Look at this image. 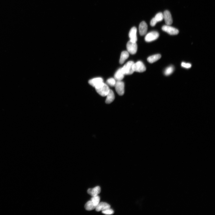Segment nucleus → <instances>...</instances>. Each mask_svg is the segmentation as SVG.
Segmentation results:
<instances>
[{
  "label": "nucleus",
  "instance_id": "obj_1",
  "mask_svg": "<svg viewBox=\"0 0 215 215\" xmlns=\"http://www.w3.org/2000/svg\"><path fill=\"white\" fill-rule=\"evenodd\" d=\"M95 88L97 93L103 97L106 96L110 90L107 85L103 82Z\"/></svg>",
  "mask_w": 215,
  "mask_h": 215
},
{
  "label": "nucleus",
  "instance_id": "obj_2",
  "mask_svg": "<svg viewBox=\"0 0 215 215\" xmlns=\"http://www.w3.org/2000/svg\"><path fill=\"white\" fill-rule=\"evenodd\" d=\"M134 63V62L132 61L128 62L122 68L125 75H131L134 72L133 69Z\"/></svg>",
  "mask_w": 215,
  "mask_h": 215
},
{
  "label": "nucleus",
  "instance_id": "obj_3",
  "mask_svg": "<svg viewBox=\"0 0 215 215\" xmlns=\"http://www.w3.org/2000/svg\"><path fill=\"white\" fill-rule=\"evenodd\" d=\"M127 51L132 55L135 54L137 51L138 46L136 42L129 41L127 43Z\"/></svg>",
  "mask_w": 215,
  "mask_h": 215
},
{
  "label": "nucleus",
  "instance_id": "obj_4",
  "mask_svg": "<svg viewBox=\"0 0 215 215\" xmlns=\"http://www.w3.org/2000/svg\"><path fill=\"white\" fill-rule=\"evenodd\" d=\"M159 36V34L157 32L153 31L149 33L145 36V39L147 42H150L157 40Z\"/></svg>",
  "mask_w": 215,
  "mask_h": 215
},
{
  "label": "nucleus",
  "instance_id": "obj_5",
  "mask_svg": "<svg viewBox=\"0 0 215 215\" xmlns=\"http://www.w3.org/2000/svg\"><path fill=\"white\" fill-rule=\"evenodd\" d=\"M162 30L171 35H176L179 33V31L176 28L171 27L170 25H166L162 26Z\"/></svg>",
  "mask_w": 215,
  "mask_h": 215
},
{
  "label": "nucleus",
  "instance_id": "obj_6",
  "mask_svg": "<svg viewBox=\"0 0 215 215\" xmlns=\"http://www.w3.org/2000/svg\"><path fill=\"white\" fill-rule=\"evenodd\" d=\"M133 69L134 72H144L146 70V67L143 62L141 61H138L133 65Z\"/></svg>",
  "mask_w": 215,
  "mask_h": 215
},
{
  "label": "nucleus",
  "instance_id": "obj_7",
  "mask_svg": "<svg viewBox=\"0 0 215 215\" xmlns=\"http://www.w3.org/2000/svg\"><path fill=\"white\" fill-rule=\"evenodd\" d=\"M124 83L121 81H117L114 87L118 94L120 96H122L124 93Z\"/></svg>",
  "mask_w": 215,
  "mask_h": 215
},
{
  "label": "nucleus",
  "instance_id": "obj_8",
  "mask_svg": "<svg viewBox=\"0 0 215 215\" xmlns=\"http://www.w3.org/2000/svg\"><path fill=\"white\" fill-rule=\"evenodd\" d=\"M163 15L164 19L166 25H171L173 23V19L170 12L166 10L164 12Z\"/></svg>",
  "mask_w": 215,
  "mask_h": 215
},
{
  "label": "nucleus",
  "instance_id": "obj_9",
  "mask_svg": "<svg viewBox=\"0 0 215 215\" xmlns=\"http://www.w3.org/2000/svg\"><path fill=\"white\" fill-rule=\"evenodd\" d=\"M103 78L101 77H97L89 80L88 83L91 86L95 88L98 86L103 82Z\"/></svg>",
  "mask_w": 215,
  "mask_h": 215
},
{
  "label": "nucleus",
  "instance_id": "obj_10",
  "mask_svg": "<svg viewBox=\"0 0 215 215\" xmlns=\"http://www.w3.org/2000/svg\"><path fill=\"white\" fill-rule=\"evenodd\" d=\"M137 29L135 27H132L130 30L129 33L130 41L134 42H136L137 40Z\"/></svg>",
  "mask_w": 215,
  "mask_h": 215
},
{
  "label": "nucleus",
  "instance_id": "obj_11",
  "mask_svg": "<svg viewBox=\"0 0 215 215\" xmlns=\"http://www.w3.org/2000/svg\"><path fill=\"white\" fill-rule=\"evenodd\" d=\"M148 30V25L145 21L141 22L139 25V31L140 35L143 36L146 33Z\"/></svg>",
  "mask_w": 215,
  "mask_h": 215
},
{
  "label": "nucleus",
  "instance_id": "obj_12",
  "mask_svg": "<svg viewBox=\"0 0 215 215\" xmlns=\"http://www.w3.org/2000/svg\"><path fill=\"white\" fill-rule=\"evenodd\" d=\"M101 192V188L99 186L95 187L92 188H89L87 190L88 194L92 197L98 195Z\"/></svg>",
  "mask_w": 215,
  "mask_h": 215
},
{
  "label": "nucleus",
  "instance_id": "obj_13",
  "mask_svg": "<svg viewBox=\"0 0 215 215\" xmlns=\"http://www.w3.org/2000/svg\"><path fill=\"white\" fill-rule=\"evenodd\" d=\"M110 207L111 206L109 204L103 202H101L96 206L95 209L97 211L100 212L103 211Z\"/></svg>",
  "mask_w": 215,
  "mask_h": 215
},
{
  "label": "nucleus",
  "instance_id": "obj_14",
  "mask_svg": "<svg viewBox=\"0 0 215 215\" xmlns=\"http://www.w3.org/2000/svg\"><path fill=\"white\" fill-rule=\"evenodd\" d=\"M124 74L122 69V68L119 69L115 74L114 78L117 81H121L124 77Z\"/></svg>",
  "mask_w": 215,
  "mask_h": 215
},
{
  "label": "nucleus",
  "instance_id": "obj_15",
  "mask_svg": "<svg viewBox=\"0 0 215 215\" xmlns=\"http://www.w3.org/2000/svg\"><path fill=\"white\" fill-rule=\"evenodd\" d=\"M106 103L107 104H110L112 102L114 101L115 99V96L114 93L113 91L110 90L109 92L106 96Z\"/></svg>",
  "mask_w": 215,
  "mask_h": 215
},
{
  "label": "nucleus",
  "instance_id": "obj_16",
  "mask_svg": "<svg viewBox=\"0 0 215 215\" xmlns=\"http://www.w3.org/2000/svg\"><path fill=\"white\" fill-rule=\"evenodd\" d=\"M161 57V55L159 54H156L149 56L147 58V61L149 62L152 64L159 60Z\"/></svg>",
  "mask_w": 215,
  "mask_h": 215
},
{
  "label": "nucleus",
  "instance_id": "obj_17",
  "mask_svg": "<svg viewBox=\"0 0 215 215\" xmlns=\"http://www.w3.org/2000/svg\"><path fill=\"white\" fill-rule=\"evenodd\" d=\"M129 56V53L127 51H123L121 54L119 63L120 64H123L125 62Z\"/></svg>",
  "mask_w": 215,
  "mask_h": 215
},
{
  "label": "nucleus",
  "instance_id": "obj_18",
  "mask_svg": "<svg viewBox=\"0 0 215 215\" xmlns=\"http://www.w3.org/2000/svg\"><path fill=\"white\" fill-rule=\"evenodd\" d=\"M85 208L87 210L91 211L95 209L96 207L92 202L90 200L86 203L85 206Z\"/></svg>",
  "mask_w": 215,
  "mask_h": 215
},
{
  "label": "nucleus",
  "instance_id": "obj_19",
  "mask_svg": "<svg viewBox=\"0 0 215 215\" xmlns=\"http://www.w3.org/2000/svg\"><path fill=\"white\" fill-rule=\"evenodd\" d=\"M174 70V67L172 66H170L167 67L164 71V74L166 76L170 75L172 73Z\"/></svg>",
  "mask_w": 215,
  "mask_h": 215
},
{
  "label": "nucleus",
  "instance_id": "obj_20",
  "mask_svg": "<svg viewBox=\"0 0 215 215\" xmlns=\"http://www.w3.org/2000/svg\"><path fill=\"white\" fill-rule=\"evenodd\" d=\"M91 201L94 204L95 207H96V206L98 204L100 203V197L97 195V196L92 197V198L91 199Z\"/></svg>",
  "mask_w": 215,
  "mask_h": 215
},
{
  "label": "nucleus",
  "instance_id": "obj_21",
  "mask_svg": "<svg viewBox=\"0 0 215 215\" xmlns=\"http://www.w3.org/2000/svg\"><path fill=\"white\" fill-rule=\"evenodd\" d=\"M154 18H155L158 22L161 21L164 19L163 14L161 12L158 13L156 15Z\"/></svg>",
  "mask_w": 215,
  "mask_h": 215
},
{
  "label": "nucleus",
  "instance_id": "obj_22",
  "mask_svg": "<svg viewBox=\"0 0 215 215\" xmlns=\"http://www.w3.org/2000/svg\"><path fill=\"white\" fill-rule=\"evenodd\" d=\"M116 80L114 78H111L108 79L106 82L108 85L112 87H114L116 82Z\"/></svg>",
  "mask_w": 215,
  "mask_h": 215
},
{
  "label": "nucleus",
  "instance_id": "obj_23",
  "mask_svg": "<svg viewBox=\"0 0 215 215\" xmlns=\"http://www.w3.org/2000/svg\"><path fill=\"white\" fill-rule=\"evenodd\" d=\"M102 213L103 214L106 215H111L113 214L114 212L113 210L110 208L103 211H102Z\"/></svg>",
  "mask_w": 215,
  "mask_h": 215
},
{
  "label": "nucleus",
  "instance_id": "obj_24",
  "mask_svg": "<svg viewBox=\"0 0 215 215\" xmlns=\"http://www.w3.org/2000/svg\"><path fill=\"white\" fill-rule=\"evenodd\" d=\"M181 66L183 68L186 69H189L192 67V65L189 63L182 62L181 64Z\"/></svg>",
  "mask_w": 215,
  "mask_h": 215
},
{
  "label": "nucleus",
  "instance_id": "obj_25",
  "mask_svg": "<svg viewBox=\"0 0 215 215\" xmlns=\"http://www.w3.org/2000/svg\"><path fill=\"white\" fill-rule=\"evenodd\" d=\"M158 23L157 21H156L155 18H153L151 19L150 22V25L151 27H154L155 26L156 24Z\"/></svg>",
  "mask_w": 215,
  "mask_h": 215
}]
</instances>
